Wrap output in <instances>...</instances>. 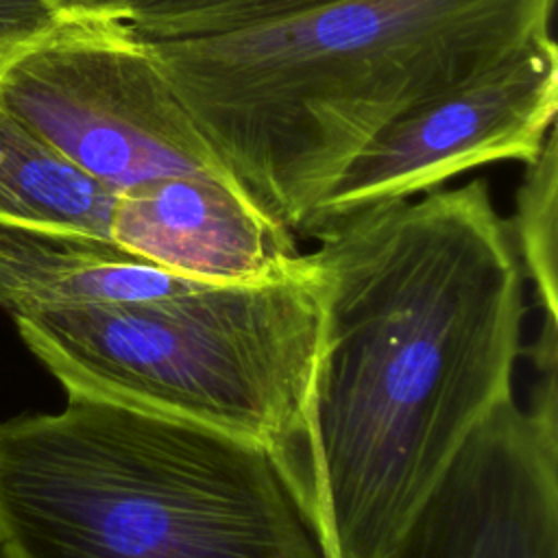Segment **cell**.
I'll return each mask as SVG.
<instances>
[{
  "instance_id": "6da1fadb",
  "label": "cell",
  "mask_w": 558,
  "mask_h": 558,
  "mask_svg": "<svg viewBox=\"0 0 558 558\" xmlns=\"http://www.w3.org/2000/svg\"><path fill=\"white\" fill-rule=\"evenodd\" d=\"M310 238L318 349L270 456L325 558H388L512 397L525 272L484 179L371 205Z\"/></svg>"
},
{
  "instance_id": "7a4b0ae2",
  "label": "cell",
  "mask_w": 558,
  "mask_h": 558,
  "mask_svg": "<svg viewBox=\"0 0 558 558\" xmlns=\"http://www.w3.org/2000/svg\"><path fill=\"white\" fill-rule=\"evenodd\" d=\"M556 0H340L194 39H148L246 196L292 233L384 126L551 37Z\"/></svg>"
},
{
  "instance_id": "3957f363",
  "label": "cell",
  "mask_w": 558,
  "mask_h": 558,
  "mask_svg": "<svg viewBox=\"0 0 558 558\" xmlns=\"http://www.w3.org/2000/svg\"><path fill=\"white\" fill-rule=\"evenodd\" d=\"M0 558H325L266 447L68 397L0 421Z\"/></svg>"
},
{
  "instance_id": "277c9868",
  "label": "cell",
  "mask_w": 558,
  "mask_h": 558,
  "mask_svg": "<svg viewBox=\"0 0 558 558\" xmlns=\"http://www.w3.org/2000/svg\"><path fill=\"white\" fill-rule=\"evenodd\" d=\"M68 397L207 425L275 453L316 360L323 305L310 259L283 279L13 316Z\"/></svg>"
},
{
  "instance_id": "5b68a950",
  "label": "cell",
  "mask_w": 558,
  "mask_h": 558,
  "mask_svg": "<svg viewBox=\"0 0 558 558\" xmlns=\"http://www.w3.org/2000/svg\"><path fill=\"white\" fill-rule=\"evenodd\" d=\"M0 100L116 194L170 174L242 190L124 20L63 24L0 70Z\"/></svg>"
},
{
  "instance_id": "8992f818",
  "label": "cell",
  "mask_w": 558,
  "mask_h": 558,
  "mask_svg": "<svg viewBox=\"0 0 558 558\" xmlns=\"http://www.w3.org/2000/svg\"><path fill=\"white\" fill-rule=\"evenodd\" d=\"M558 111V48L536 41L466 83L405 111L349 161L301 235L377 203L438 190L497 161L530 163Z\"/></svg>"
},
{
  "instance_id": "52a82bcc",
  "label": "cell",
  "mask_w": 558,
  "mask_h": 558,
  "mask_svg": "<svg viewBox=\"0 0 558 558\" xmlns=\"http://www.w3.org/2000/svg\"><path fill=\"white\" fill-rule=\"evenodd\" d=\"M469 436L388 558H558L556 366Z\"/></svg>"
},
{
  "instance_id": "ba28073f",
  "label": "cell",
  "mask_w": 558,
  "mask_h": 558,
  "mask_svg": "<svg viewBox=\"0 0 558 558\" xmlns=\"http://www.w3.org/2000/svg\"><path fill=\"white\" fill-rule=\"evenodd\" d=\"M109 240L181 277L266 283L299 272L294 233L222 181L170 174L116 194Z\"/></svg>"
},
{
  "instance_id": "9c48e42d",
  "label": "cell",
  "mask_w": 558,
  "mask_h": 558,
  "mask_svg": "<svg viewBox=\"0 0 558 558\" xmlns=\"http://www.w3.org/2000/svg\"><path fill=\"white\" fill-rule=\"evenodd\" d=\"M192 283L107 238L0 225V307L11 316L142 301Z\"/></svg>"
},
{
  "instance_id": "30bf717a",
  "label": "cell",
  "mask_w": 558,
  "mask_h": 558,
  "mask_svg": "<svg viewBox=\"0 0 558 558\" xmlns=\"http://www.w3.org/2000/svg\"><path fill=\"white\" fill-rule=\"evenodd\" d=\"M113 201L0 100V225L109 240Z\"/></svg>"
},
{
  "instance_id": "8fae6325",
  "label": "cell",
  "mask_w": 558,
  "mask_h": 558,
  "mask_svg": "<svg viewBox=\"0 0 558 558\" xmlns=\"http://www.w3.org/2000/svg\"><path fill=\"white\" fill-rule=\"evenodd\" d=\"M510 233L523 266L534 281L545 320L556 323V240H558V131L551 129L541 153L525 163L517 190Z\"/></svg>"
},
{
  "instance_id": "7c38bea8",
  "label": "cell",
  "mask_w": 558,
  "mask_h": 558,
  "mask_svg": "<svg viewBox=\"0 0 558 558\" xmlns=\"http://www.w3.org/2000/svg\"><path fill=\"white\" fill-rule=\"evenodd\" d=\"M340 0H135L124 22L144 39H194L279 22Z\"/></svg>"
},
{
  "instance_id": "4fadbf2b",
  "label": "cell",
  "mask_w": 558,
  "mask_h": 558,
  "mask_svg": "<svg viewBox=\"0 0 558 558\" xmlns=\"http://www.w3.org/2000/svg\"><path fill=\"white\" fill-rule=\"evenodd\" d=\"M76 17L61 0H0V70Z\"/></svg>"
},
{
  "instance_id": "5bb4252c",
  "label": "cell",
  "mask_w": 558,
  "mask_h": 558,
  "mask_svg": "<svg viewBox=\"0 0 558 558\" xmlns=\"http://www.w3.org/2000/svg\"><path fill=\"white\" fill-rule=\"evenodd\" d=\"M83 17H118L124 20L135 0H61Z\"/></svg>"
}]
</instances>
